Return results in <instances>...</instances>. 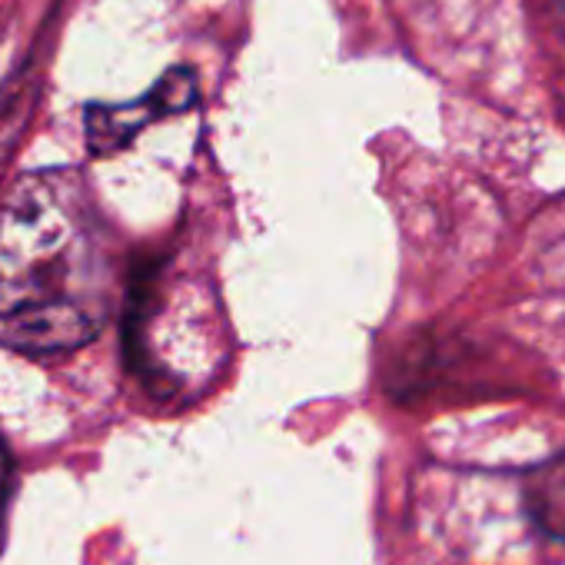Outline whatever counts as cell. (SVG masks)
Masks as SVG:
<instances>
[{
    "instance_id": "obj_4",
    "label": "cell",
    "mask_w": 565,
    "mask_h": 565,
    "mask_svg": "<svg viewBox=\"0 0 565 565\" xmlns=\"http://www.w3.org/2000/svg\"><path fill=\"white\" fill-rule=\"evenodd\" d=\"M8 499H11V456H8L4 443H0V529H4Z\"/></svg>"
},
{
    "instance_id": "obj_2",
    "label": "cell",
    "mask_w": 565,
    "mask_h": 565,
    "mask_svg": "<svg viewBox=\"0 0 565 565\" xmlns=\"http://www.w3.org/2000/svg\"><path fill=\"white\" fill-rule=\"evenodd\" d=\"M200 97V77L193 67H173L163 81L153 84L140 100L130 104H90L84 114V134L94 157L124 150L143 127L160 117L183 114Z\"/></svg>"
},
{
    "instance_id": "obj_3",
    "label": "cell",
    "mask_w": 565,
    "mask_h": 565,
    "mask_svg": "<svg viewBox=\"0 0 565 565\" xmlns=\"http://www.w3.org/2000/svg\"><path fill=\"white\" fill-rule=\"evenodd\" d=\"M529 519L555 542H565V449L535 466L522 482Z\"/></svg>"
},
{
    "instance_id": "obj_1",
    "label": "cell",
    "mask_w": 565,
    "mask_h": 565,
    "mask_svg": "<svg viewBox=\"0 0 565 565\" xmlns=\"http://www.w3.org/2000/svg\"><path fill=\"white\" fill-rule=\"evenodd\" d=\"M117 300L104 226L74 173L24 177L0 213V343L57 356L100 337Z\"/></svg>"
}]
</instances>
